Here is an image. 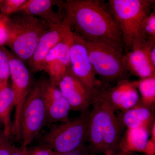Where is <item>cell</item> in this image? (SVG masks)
<instances>
[{"mask_svg": "<svg viewBox=\"0 0 155 155\" xmlns=\"http://www.w3.org/2000/svg\"><path fill=\"white\" fill-rule=\"evenodd\" d=\"M57 7L62 14L63 23L83 40L103 43L123 50L121 31L104 2L59 1Z\"/></svg>", "mask_w": 155, "mask_h": 155, "instance_id": "6da1fadb", "label": "cell"}, {"mask_svg": "<svg viewBox=\"0 0 155 155\" xmlns=\"http://www.w3.org/2000/svg\"><path fill=\"white\" fill-rule=\"evenodd\" d=\"M88 123L87 147L91 152L105 155L120 151L119 143L123 127L116 111L98 95L94 97Z\"/></svg>", "mask_w": 155, "mask_h": 155, "instance_id": "7a4b0ae2", "label": "cell"}, {"mask_svg": "<svg viewBox=\"0 0 155 155\" xmlns=\"http://www.w3.org/2000/svg\"><path fill=\"white\" fill-rule=\"evenodd\" d=\"M105 5L122 33L126 52L140 46L142 22L154 9L153 0H109Z\"/></svg>", "mask_w": 155, "mask_h": 155, "instance_id": "3957f363", "label": "cell"}, {"mask_svg": "<svg viewBox=\"0 0 155 155\" xmlns=\"http://www.w3.org/2000/svg\"><path fill=\"white\" fill-rule=\"evenodd\" d=\"M8 17V41L7 45L15 56L28 62L41 37L49 27L38 17L22 13Z\"/></svg>", "mask_w": 155, "mask_h": 155, "instance_id": "277c9868", "label": "cell"}, {"mask_svg": "<svg viewBox=\"0 0 155 155\" xmlns=\"http://www.w3.org/2000/svg\"><path fill=\"white\" fill-rule=\"evenodd\" d=\"M83 41L95 74L105 88L129 79L130 73L122 63L123 50L103 43Z\"/></svg>", "mask_w": 155, "mask_h": 155, "instance_id": "5b68a950", "label": "cell"}, {"mask_svg": "<svg viewBox=\"0 0 155 155\" xmlns=\"http://www.w3.org/2000/svg\"><path fill=\"white\" fill-rule=\"evenodd\" d=\"M90 111L77 119L62 122L52 127L42 137V145L57 153L71 151L87 141Z\"/></svg>", "mask_w": 155, "mask_h": 155, "instance_id": "8992f818", "label": "cell"}, {"mask_svg": "<svg viewBox=\"0 0 155 155\" xmlns=\"http://www.w3.org/2000/svg\"><path fill=\"white\" fill-rule=\"evenodd\" d=\"M46 113L38 82L29 92L22 108L20 119V141L22 147L28 146L46 125Z\"/></svg>", "mask_w": 155, "mask_h": 155, "instance_id": "52a82bcc", "label": "cell"}, {"mask_svg": "<svg viewBox=\"0 0 155 155\" xmlns=\"http://www.w3.org/2000/svg\"><path fill=\"white\" fill-rule=\"evenodd\" d=\"M11 88L15 95V116L13 121V134L20 141V119L23 105L33 86L29 70L24 62L9 52Z\"/></svg>", "mask_w": 155, "mask_h": 155, "instance_id": "ba28073f", "label": "cell"}, {"mask_svg": "<svg viewBox=\"0 0 155 155\" xmlns=\"http://www.w3.org/2000/svg\"><path fill=\"white\" fill-rule=\"evenodd\" d=\"M72 33L69 52L70 68L94 97L104 87L95 74L84 41L79 37Z\"/></svg>", "mask_w": 155, "mask_h": 155, "instance_id": "9c48e42d", "label": "cell"}, {"mask_svg": "<svg viewBox=\"0 0 155 155\" xmlns=\"http://www.w3.org/2000/svg\"><path fill=\"white\" fill-rule=\"evenodd\" d=\"M38 83L46 113V125L69 121L70 106L58 86L45 77Z\"/></svg>", "mask_w": 155, "mask_h": 155, "instance_id": "30bf717a", "label": "cell"}, {"mask_svg": "<svg viewBox=\"0 0 155 155\" xmlns=\"http://www.w3.org/2000/svg\"><path fill=\"white\" fill-rule=\"evenodd\" d=\"M57 86L67 100L71 110L81 114L88 112L94 96L69 68L58 81Z\"/></svg>", "mask_w": 155, "mask_h": 155, "instance_id": "8fae6325", "label": "cell"}, {"mask_svg": "<svg viewBox=\"0 0 155 155\" xmlns=\"http://www.w3.org/2000/svg\"><path fill=\"white\" fill-rule=\"evenodd\" d=\"M116 111L122 112L133 108L140 102L136 81L125 79L114 86L104 88L98 94Z\"/></svg>", "mask_w": 155, "mask_h": 155, "instance_id": "7c38bea8", "label": "cell"}, {"mask_svg": "<svg viewBox=\"0 0 155 155\" xmlns=\"http://www.w3.org/2000/svg\"><path fill=\"white\" fill-rule=\"evenodd\" d=\"M69 27L63 22L61 25L50 28L41 37L28 63L33 73L43 70L46 57L51 50L70 31Z\"/></svg>", "mask_w": 155, "mask_h": 155, "instance_id": "4fadbf2b", "label": "cell"}, {"mask_svg": "<svg viewBox=\"0 0 155 155\" xmlns=\"http://www.w3.org/2000/svg\"><path fill=\"white\" fill-rule=\"evenodd\" d=\"M155 42H147L124 54L122 63L130 74L141 78L155 76V68L150 61L149 52Z\"/></svg>", "mask_w": 155, "mask_h": 155, "instance_id": "5bb4252c", "label": "cell"}, {"mask_svg": "<svg viewBox=\"0 0 155 155\" xmlns=\"http://www.w3.org/2000/svg\"><path fill=\"white\" fill-rule=\"evenodd\" d=\"M58 1L55 0H26L19 13L29 14L42 20L50 28L58 26L63 22L61 12L54 9Z\"/></svg>", "mask_w": 155, "mask_h": 155, "instance_id": "9a60e30c", "label": "cell"}, {"mask_svg": "<svg viewBox=\"0 0 155 155\" xmlns=\"http://www.w3.org/2000/svg\"><path fill=\"white\" fill-rule=\"evenodd\" d=\"M154 108L149 107L139 103L133 108L122 112L119 121L123 127L129 128H144L150 131L155 122Z\"/></svg>", "mask_w": 155, "mask_h": 155, "instance_id": "2e32d148", "label": "cell"}, {"mask_svg": "<svg viewBox=\"0 0 155 155\" xmlns=\"http://www.w3.org/2000/svg\"><path fill=\"white\" fill-rule=\"evenodd\" d=\"M150 135V130L146 128L127 129L120 140L119 149L126 152L145 153Z\"/></svg>", "mask_w": 155, "mask_h": 155, "instance_id": "e0dca14e", "label": "cell"}, {"mask_svg": "<svg viewBox=\"0 0 155 155\" xmlns=\"http://www.w3.org/2000/svg\"><path fill=\"white\" fill-rule=\"evenodd\" d=\"M15 106V95L9 86L0 91V127L11 137L13 134V122L11 115Z\"/></svg>", "mask_w": 155, "mask_h": 155, "instance_id": "ac0fdd59", "label": "cell"}, {"mask_svg": "<svg viewBox=\"0 0 155 155\" xmlns=\"http://www.w3.org/2000/svg\"><path fill=\"white\" fill-rule=\"evenodd\" d=\"M136 81L137 90L140 93V103L149 107H154L155 76L141 78Z\"/></svg>", "mask_w": 155, "mask_h": 155, "instance_id": "d6986e66", "label": "cell"}, {"mask_svg": "<svg viewBox=\"0 0 155 155\" xmlns=\"http://www.w3.org/2000/svg\"><path fill=\"white\" fill-rule=\"evenodd\" d=\"M139 36L140 46L147 42H155V9L142 22Z\"/></svg>", "mask_w": 155, "mask_h": 155, "instance_id": "ffe728a7", "label": "cell"}, {"mask_svg": "<svg viewBox=\"0 0 155 155\" xmlns=\"http://www.w3.org/2000/svg\"><path fill=\"white\" fill-rule=\"evenodd\" d=\"M9 52L5 46L0 47V91L8 86L10 77Z\"/></svg>", "mask_w": 155, "mask_h": 155, "instance_id": "44dd1931", "label": "cell"}, {"mask_svg": "<svg viewBox=\"0 0 155 155\" xmlns=\"http://www.w3.org/2000/svg\"><path fill=\"white\" fill-rule=\"evenodd\" d=\"M26 0H1L0 14L9 17L15 13H19Z\"/></svg>", "mask_w": 155, "mask_h": 155, "instance_id": "7402d4cb", "label": "cell"}, {"mask_svg": "<svg viewBox=\"0 0 155 155\" xmlns=\"http://www.w3.org/2000/svg\"><path fill=\"white\" fill-rule=\"evenodd\" d=\"M16 148L12 141V137L0 127V155H11Z\"/></svg>", "mask_w": 155, "mask_h": 155, "instance_id": "603a6c76", "label": "cell"}, {"mask_svg": "<svg viewBox=\"0 0 155 155\" xmlns=\"http://www.w3.org/2000/svg\"><path fill=\"white\" fill-rule=\"evenodd\" d=\"M8 17L0 14V47L7 45L8 41V32L7 25Z\"/></svg>", "mask_w": 155, "mask_h": 155, "instance_id": "cb8c5ba5", "label": "cell"}, {"mask_svg": "<svg viewBox=\"0 0 155 155\" xmlns=\"http://www.w3.org/2000/svg\"><path fill=\"white\" fill-rule=\"evenodd\" d=\"M28 155H57V153L48 147L41 145L28 150Z\"/></svg>", "mask_w": 155, "mask_h": 155, "instance_id": "d4e9b609", "label": "cell"}, {"mask_svg": "<svg viewBox=\"0 0 155 155\" xmlns=\"http://www.w3.org/2000/svg\"><path fill=\"white\" fill-rule=\"evenodd\" d=\"M92 154L93 153L91 152L87 147L84 145L71 151L64 153H57V155H92Z\"/></svg>", "mask_w": 155, "mask_h": 155, "instance_id": "484cf974", "label": "cell"}, {"mask_svg": "<svg viewBox=\"0 0 155 155\" xmlns=\"http://www.w3.org/2000/svg\"><path fill=\"white\" fill-rule=\"evenodd\" d=\"M28 147H17L15 151L11 155H28Z\"/></svg>", "mask_w": 155, "mask_h": 155, "instance_id": "4316f807", "label": "cell"}, {"mask_svg": "<svg viewBox=\"0 0 155 155\" xmlns=\"http://www.w3.org/2000/svg\"><path fill=\"white\" fill-rule=\"evenodd\" d=\"M149 55L151 63L155 68V44L153 45L150 48Z\"/></svg>", "mask_w": 155, "mask_h": 155, "instance_id": "83f0119b", "label": "cell"}, {"mask_svg": "<svg viewBox=\"0 0 155 155\" xmlns=\"http://www.w3.org/2000/svg\"><path fill=\"white\" fill-rule=\"evenodd\" d=\"M150 135L151 136V138L150 139L151 140L155 142V122H154L150 131Z\"/></svg>", "mask_w": 155, "mask_h": 155, "instance_id": "f1b7e54d", "label": "cell"}, {"mask_svg": "<svg viewBox=\"0 0 155 155\" xmlns=\"http://www.w3.org/2000/svg\"><path fill=\"white\" fill-rule=\"evenodd\" d=\"M133 153L126 152L122 151H119L118 152L115 153L110 154H107L105 155H132Z\"/></svg>", "mask_w": 155, "mask_h": 155, "instance_id": "f546056e", "label": "cell"}, {"mask_svg": "<svg viewBox=\"0 0 155 155\" xmlns=\"http://www.w3.org/2000/svg\"><path fill=\"white\" fill-rule=\"evenodd\" d=\"M144 155H155V154H145Z\"/></svg>", "mask_w": 155, "mask_h": 155, "instance_id": "4dcf8cb0", "label": "cell"}, {"mask_svg": "<svg viewBox=\"0 0 155 155\" xmlns=\"http://www.w3.org/2000/svg\"><path fill=\"white\" fill-rule=\"evenodd\" d=\"M1 0H0V3H1Z\"/></svg>", "mask_w": 155, "mask_h": 155, "instance_id": "1f68e13d", "label": "cell"}]
</instances>
